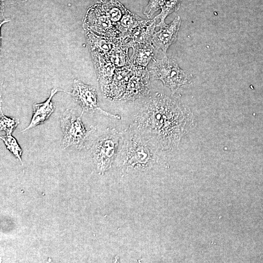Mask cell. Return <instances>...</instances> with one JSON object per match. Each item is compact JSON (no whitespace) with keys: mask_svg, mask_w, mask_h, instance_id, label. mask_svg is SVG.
Masks as SVG:
<instances>
[{"mask_svg":"<svg viewBox=\"0 0 263 263\" xmlns=\"http://www.w3.org/2000/svg\"><path fill=\"white\" fill-rule=\"evenodd\" d=\"M192 123L189 111L178 101L161 93L148 98L134 116L130 128L159 151L178 144Z\"/></svg>","mask_w":263,"mask_h":263,"instance_id":"6da1fadb","label":"cell"},{"mask_svg":"<svg viewBox=\"0 0 263 263\" xmlns=\"http://www.w3.org/2000/svg\"><path fill=\"white\" fill-rule=\"evenodd\" d=\"M117 156L119 169L123 175L150 171L159 165L160 159L159 151L130 127Z\"/></svg>","mask_w":263,"mask_h":263,"instance_id":"7a4b0ae2","label":"cell"},{"mask_svg":"<svg viewBox=\"0 0 263 263\" xmlns=\"http://www.w3.org/2000/svg\"><path fill=\"white\" fill-rule=\"evenodd\" d=\"M122 134L115 129H107L95 140L90 150L96 170L104 174L112 167L117 155Z\"/></svg>","mask_w":263,"mask_h":263,"instance_id":"3957f363","label":"cell"},{"mask_svg":"<svg viewBox=\"0 0 263 263\" xmlns=\"http://www.w3.org/2000/svg\"><path fill=\"white\" fill-rule=\"evenodd\" d=\"M150 68L152 78L161 80L173 93L191 83L190 75L181 69L173 58L167 56L161 58H154Z\"/></svg>","mask_w":263,"mask_h":263,"instance_id":"277c9868","label":"cell"},{"mask_svg":"<svg viewBox=\"0 0 263 263\" xmlns=\"http://www.w3.org/2000/svg\"><path fill=\"white\" fill-rule=\"evenodd\" d=\"M76 116L72 110L66 109L60 116V126L63 136L61 148L65 149L69 147H75L81 150L84 148V144L88 137L96 129L92 127L87 130L81 120L83 114Z\"/></svg>","mask_w":263,"mask_h":263,"instance_id":"5b68a950","label":"cell"},{"mask_svg":"<svg viewBox=\"0 0 263 263\" xmlns=\"http://www.w3.org/2000/svg\"><path fill=\"white\" fill-rule=\"evenodd\" d=\"M84 24L85 29L99 35L120 37V32L108 17L101 2L89 9L85 18Z\"/></svg>","mask_w":263,"mask_h":263,"instance_id":"8992f818","label":"cell"},{"mask_svg":"<svg viewBox=\"0 0 263 263\" xmlns=\"http://www.w3.org/2000/svg\"><path fill=\"white\" fill-rule=\"evenodd\" d=\"M71 94L82 108L83 113H92L98 111L106 116L118 119L120 118L118 115L109 113L99 107L96 91L92 86L86 85L77 79H75Z\"/></svg>","mask_w":263,"mask_h":263,"instance_id":"52a82bcc","label":"cell"},{"mask_svg":"<svg viewBox=\"0 0 263 263\" xmlns=\"http://www.w3.org/2000/svg\"><path fill=\"white\" fill-rule=\"evenodd\" d=\"M181 23V18L178 16L170 23L164 24L159 27L158 31L154 32L151 44L156 52L161 51L164 56H167L168 48L177 40Z\"/></svg>","mask_w":263,"mask_h":263,"instance_id":"ba28073f","label":"cell"},{"mask_svg":"<svg viewBox=\"0 0 263 263\" xmlns=\"http://www.w3.org/2000/svg\"><path fill=\"white\" fill-rule=\"evenodd\" d=\"M85 32L91 52L108 55L122 46H126L123 38L120 37L101 36L86 29Z\"/></svg>","mask_w":263,"mask_h":263,"instance_id":"9c48e42d","label":"cell"},{"mask_svg":"<svg viewBox=\"0 0 263 263\" xmlns=\"http://www.w3.org/2000/svg\"><path fill=\"white\" fill-rule=\"evenodd\" d=\"M156 19L142 20L124 38L125 45L129 48L134 45L151 44V39L156 26Z\"/></svg>","mask_w":263,"mask_h":263,"instance_id":"30bf717a","label":"cell"},{"mask_svg":"<svg viewBox=\"0 0 263 263\" xmlns=\"http://www.w3.org/2000/svg\"><path fill=\"white\" fill-rule=\"evenodd\" d=\"M149 76L146 68L137 66L122 99H134L147 94L149 90Z\"/></svg>","mask_w":263,"mask_h":263,"instance_id":"8fae6325","label":"cell"},{"mask_svg":"<svg viewBox=\"0 0 263 263\" xmlns=\"http://www.w3.org/2000/svg\"><path fill=\"white\" fill-rule=\"evenodd\" d=\"M58 91L57 89H52L50 96L45 102L38 104L35 103L33 105V115L30 123L21 132H24L42 124L49 118L55 109L51 100Z\"/></svg>","mask_w":263,"mask_h":263,"instance_id":"7c38bea8","label":"cell"},{"mask_svg":"<svg viewBox=\"0 0 263 263\" xmlns=\"http://www.w3.org/2000/svg\"><path fill=\"white\" fill-rule=\"evenodd\" d=\"M132 48L130 59L135 66L146 68L150 60L155 58L156 52L152 44L134 45Z\"/></svg>","mask_w":263,"mask_h":263,"instance_id":"4fadbf2b","label":"cell"},{"mask_svg":"<svg viewBox=\"0 0 263 263\" xmlns=\"http://www.w3.org/2000/svg\"><path fill=\"white\" fill-rule=\"evenodd\" d=\"M101 3L108 17L117 27L118 23L128 9L117 0H105L101 1Z\"/></svg>","mask_w":263,"mask_h":263,"instance_id":"5bb4252c","label":"cell"},{"mask_svg":"<svg viewBox=\"0 0 263 263\" xmlns=\"http://www.w3.org/2000/svg\"><path fill=\"white\" fill-rule=\"evenodd\" d=\"M141 20L142 19L140 17L128 10L117 25L120 34V37L123 39L125 38Z\"/></svg>","mask_w":263,"mask_h":263,"instance_id":"9a60e30c","label":"cell"},{"mask_svg":"<svg viewBox=\"0 0 263 263\" xmlns=\"http://www.w3.org/2000/svg\"><path fill=\"white\" fill-rule=\"evenodd\" d=\"M129 49L127 46H124L111 54L105 56L114 64L116 68L129 66L132 64L129 57Z\"/></svg>","mask_w":263,"mask_h":263,"instance_id":"2e32d148","label":"cell"},{"mask_svg":"<svg viewBox=\"0 0 263 263\" xmlns=\"http://www.w3.org/2000/svg\"><path fill=\"white\" fill-rule=\"evenodd\" d=\"M182 0H165L161 7V12L154 19H159L160 22L156 26L160 27L166 24L165 20L167 16L174 12L178 11L180 7Z\"/></svg>","mask_w":263,"mask_h":263,"instance_id":"e0dca14e","label":"cell"},{"mask_svg":"<svg viewBox=\"0 0 263 263\" xmlns=\"http://www.w3.org/2000/svg\"><path fill=\"white\" fill-rule=\"evenodd\" d=\"M0 139L3 141L6 148L20 161L22 165L21 159L22 150L17 140L10 134L1 135Z\"/></svg>","mask_w":263,"mask_h":263,"instance_id":"ac0fdd59","label":"cell"},{"mask_svg":"<svg viewBox=\"0 0 263 263\" xmlns=\"http://www.w3.org/2000/svg\"><path fill=\"white\" fill-rule=\"evenodd\" d=\"M0 129L4 131L7 134H10L19 123V119L15 117H8L5 116L0 107Z\"/></svg>","mask_w":263,"mask_h":263,"instance_id":"d6986e66","label":"cell"},{"mask_svg":"<svg viewBox=\"0 0 263 263\" xmlns=\"http://www.w3.org/2000/svg\"><path fill=\"white\" fill-rule=\"evenodd\" d=\"M165 0H149L144 11V15L150 18L153 14L161 9Z\"/></svg>","mask_w":263,"mask_h":263,"instance_id":"ffe728a7","label":"cell"}]
</instances>
